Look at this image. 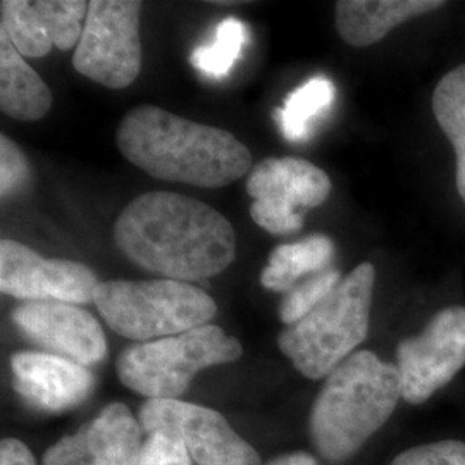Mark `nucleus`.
<instances>
[{
  "label": "nucleus",
  "instance_id": "12",
  "mask_svg": "<svg viewBox=\"0 0 465 465\" xmlns=\"http://www.w3.org/2000/svg\"><path fill=\"white\" fill-rule=\"evenodd\" d=\"M11 317L28 340L80 366H95L107 355L99 321L73 303L23 302Z\"/></svg>",
  "mask_w": 465,
  "mask_h": 465
},
{
  "label": "nucleus",
  "instance_id": "21",
  "mask_svg": "<svg viewBox=\"0 0 465 465\" xmlns=\"http://www.w3.org/2000/svg\"><path fill=\"white\" fill-rule=\"evenodd\" d=\"M247 40L249 30L245 23L236 17H224L216 26L213 42L193 50L190 63L203 76L221 80L238 63Z\"/></svg>",
  "mask_w": 465,
  "mask_h": 465
},
{
  "label": "nucleus",
  "instance_id": "25",
  "mask_svg": "<svg viewBox=\"0 0 465 465\" xmlns=\"http://www.w3.org/2000/svg\"><path fill=\"white\" fill-rule=\"evenodd\" d=\"M391 465H465V443L443 440L405 450Z\"/></svg>",
  "mask_w": 465,
  "mask_h": 465
},
{
  "label": "nucleus",
  "instance_id": "18",
  "mask_svg": "<svg viewBox=\"0 0 465 465\" xmlns=\"http://www.w3.org/2000/svg\"><path fill=\"white\" fill-rule=\"evenodd\" d=\"M334 243L326 234H312L295 243H282L272 250L261 272V284L278 293H288L302 278L330 269Z\"/></svg>",
  "mask_w": 465,
  "mask_h": 465
},
{
  "label": "nucleus",
  "instance_id": "3",
  "mask_svg": "<svg viewBox=\"0 0 465 465\" xmlns=\"http://www.w3.org/2000/svg\"><path fill=\"white\" fill-rule=\"evenodd\" d=\"M401 399L399 367L369 351L351 353L326 378L311 409L309 431L332 464L349 460L384 426Z\"/></svg>",
  "mask_w": 465,
  "mask_h": 465
},
{
  "label": "nucleus",
  "instance_id": "7",
  "mask_svg": "<svg viewBox=\"0 0 465 465\" xmlns=\"http://www.w3.org/2000/svg\"><path fill=\"white\" fill-rule=\"evenodd\" d=\"M138 0H92L73 66L111 90L134 84L142 69Z\"/></svg>",
  "mask_w": 465,
  "mask_h": 465
},
{
  "label": "nucleus",
  "instance_id": "5",
  "mask_svg": "<svg viewBox=\"0 0 465 465\" xmlns=\"http://www.w3.org/2000/svg\"><path fill=\"white\" fill-rule=\"evenodd\" d=\"M94 303L117 334L145 343L209 324L217 312L209 293L190 282H100Z\"/></svg>",
  "mask_w": 465,
  "mask_h": 465
},
{
  "label": "nucleus",
  "instance_id": "24",
  "mask_svg": "<svg viewBox=\"0 0 465 465\" xmlns=\"http://www.w3.org/2000/svg\"><path fill=\"white\" fill-rule=\"evenodd\" d=\"M134 465H192V457L183 441L174 434L150 432Z\"/></svg>",
  "mask_w": 465,
  "mask_h": 465
},
{
  "label": "nucleus",
  "instance_id": "2",
  "mask_svg": "<svg viewBox=\"0 0 465 465\" xmlns=\"http://www.w3.org/2000/svg\"><path fill=\"white\" fill-rule=\"evenodd\" d=\"M121 153L152 178L221 188L252 167L250 150L230 132L193 123L155 105H138L121 121Z\"/></svg>",
  "mask_w": 465,
  "mask_h": 465
},
{
  "label": "nucleus",
  "instance_id": "6",
  "mask_svg": "<svg viewBox=\"0 0 465 465\" xmlns=\"http://www.w3.org/2000/svg\"><path fill=\"white\" fill-rule=\"evenodd\" d=\"M243 347L219 326L205 324L190 331L136 343L117 359L121 382L149 400H178L207 367L240 359Z\"/></svg>",
  "mask_w": 465,
  "mask_h": 465
},
{
  "label": "nucleus",
  "instance_id": "17",
  "mask_svg": "<svg viewBox=\"0 0 465 465\" xmlns=\"http://www.w3.org/2000/svg\"><path fill=\"white\" fill-rule=\"evenodd\" d=\"M52 94L9 36L0 32V109L17 121H38L49 113Z\"/></svg>",
  "mask_w": 465,
  "mask_h": 465
},
{
  "label": "nucleus",
  "instance_id": "16",
  "mask_svg": "<svg viewBox=\"0 0 465 465\" xmlns=\"http://www.w3.org/2000/svg\"><path fill=\"white\" fill-rule=\"evenodd\" d=\"M443 5L440 0H341L334 9L336 30L351 47H369L411 17Z\"/></svg>",
  "mask_w": 465,
  "mask_h": 465
},
{
  "label": "nucleus",
  "instance_id": "14",
  "mask_svg": "<svg viewBox=\"0 0 465 465\" xmlns=\"http://www.w3.org/2000/svg\"><path fill=\"white\" fill-rule=\"evenodd\" d=\"M140 430L124 403H111L74 434L52 445L44 465H134L142 449Z\"/></svg>",
  "mask_w": 465,
  "mask_h": 465
},
{
  "label": "nucleus",
  "instance_id": "13",
  "mask_svg": "<svg viewBox=\"0 0 465 465\" xmlns=\"http://www.w3.org/2000/svg\"><path fill=\"white\" fill-rule=\"evenodd\" d=\"M0 32L23 57H44L54 47L74 49L84 35L88 13L84 0H4Z\"/></svg>",
  "mask_w": 465,
  "mask_h": 465
},
{
  "label": "nucleus",
  "instance_id": "22",
  "mask_svg": "<svg viewBox=\"0 0 465 465\" xmlns=\"http://www.w3.org/2000/svg\"><path fill=\"white\" fill-rule=\"evenodd\" d=\"M341 282V274L338 269L330 267L307 280L300 282L293 286L282 299L280 305V319L282 324L293 326L303 317L309 316L317 305L324 299H328L334 292V288Z\"/></svg>",
  "mask_w": 465,
  "mask_h": 465
},
{
  "label": "nucleus",
  "instance_id": "1",
  "mask_svg": "<svg viewBox=\"0 0 465 465\" xmlns=\"http://www.w3.org/2000/svg\"><path fill=\"white\" fill-rule=\"evenodd\" d=\"M114 242L136 266L176 282H202L221 274L236 257L232 223L200 200L150 192L119 214Z\"/></svg>",
  "mask_w": 465,
  "mask_h": 465
},
{
  "label": "nucleus",
  "instance_id": "9",
  "mask_svg": "<svg viewBox=\"0 0 465 465\" xmlns=\"http://www.w3.org/2000/svg\"><path fill=\"white\" fill-rule=\"evenodd\" d=\"M465 366V309L447 307L420 334L400 341L397 367L401 399L420 405L447 386Z\"/></svg>",
  "mask_w": 465,
  "mask_h": 465
},
{
  "label": "nucleus",
  "instance_id": "10",
  "mask_svg": "<svg viewBox=\"0 0 465 465\" xmlns=\"http://www.w3.org/2000/svg\"><path fill=\"white\" fill-rule=\"evenodd\" d=\"M140 426L166 431L183 441L199 465H262L259 453L216 411L182 400H147L140 409Z\"/></svg>",
  "mask_w": 465,
  "mask_h": 465
},
{
  "label": "nucleus",
  "instance_id": "15",
  "mask_svg": "<svg viewBox=\"0 0 465 465\" xmlns=\"http://www.w3.org/2000/svg\"><path fill=\"white\" fill-rule=\"evenodd\" d=\"M13 386L34 409L57 414L78 407L94 390V374L64 357L17 351L11 357Z\"/></svg>",
  "mask_w": 465,
  "mask_h": 465
},
{
  "label": "nucleus",
  "instance_id": "20",
  "mask_svg": "<svg viewBox=\"0 0 465 465\" xmlns=\"http://www.w3.org/2000/svg\"><path fill=\"white\" fill-rule=\"evenodd\" d=\"M432 113L457 157V190L465 203V64L451 69L432 92Z\"/></svg>",
  "mask_w": 465,
  "mask_h": 465
},
{
  "label": "nucleus",
  "instance_id": "23",
  "mask_svg": "<svg viewBox=\"0 0 465 465\" xmlns=\"http://www.w3.org/2000/svg\"><path fill=\"white\" fill-rule=\"evenodd\" d=\"M32 183V169L25 153L5 134L0 136V195L11 199Z\"/></svg>",
  "mask_w": 465,
  "mask_h": 465
},
{
  "label": "nucleus",
  "instance_id": "11",
  "mask_svg": "<svg viewBox=\"0 0 465 465\" xmlns=\"http://www.w3.org/2000/svg\"><path fill=\"white\" fill-rule=\"evenodd\" d=\"M100 282L84 264L44 259L15 240L0 242V290L23 302H94Z\"/></svg>",
  "mask_w": 465,
  "mask_h": 465
},
{
  "label": "nucleus",
  "instance_id": "27",
  "mask_svg": "<svg viewBox=\"0 0 465 465\" xmlns=\"http://www.w3.org/2000/svg\"><path fill=\"white\" fill-rule=\"evenodd\" d=\"M267 465H317V460L303 451H293V453H286L274 460H271Z\"/></svg>",
  "mask_w": 465,
  "mask_h": 465
},
{
  "label": "nucleus",
  "instance_id": "26",
  "mask_svg": "<svg viewBox=\"0 0 465 465\" xmlns=\"http://www.w3.org/2000/svg\"><path fill=\"white\" fill-rule=\"evenodd\" d=\"M0 465H36L34 455L16 438H5L0 445Z\"/></svg>",
  "mask_w": 465,
  "mask_h": 465
},
{
  "label": "nucleus",
  "instance_id": "19",
  "mask_svg": "<svg viewBox=\"0 0 465 465\" xmlns=\"http://www.w3.org/2000/svg\"><path fill=\"white\" fill-rule=\"evenodd\" d=\"M334 99L336 86L326 76H314L295 88L272 113L284 140L292 143L309 140L317 121L331 109Z\"/></svg>",
  "mask_w": 465,
  "mask_h": 465
},
{
  "label": "nucleus",
  "instance_id": "8",
  "mask_svg": "<svg viewBox=\"0 0 465 465\" xmlns=\"http://www.w3.org/2000/svg\"><path fill=\"white\" fill-rule=\"evenodd\" d=\"M250 216L272 234L299 232L303 211L322 205L331 193L330 176L299 157H269L252 169L247 180Z\"/></svg>",
  "mask_w": 465,
  "mask_h": 465
},
{
  "label": "nucleus",
  "instance_id": "4",
  "mask_svg": "<svg viewBox=\"0 0 465 465\" xmlns=\"http://www.w3.org/2000/svg\"><path fill=\"white\" fill-rule=\"evenodd\" d=\"M376 269L364 262L328 299L278 336V347L309 380L328 378L367 338Z\"/></svg>",
  "mask_w": 465,
  "mask_h": 465
}]
</instances>
